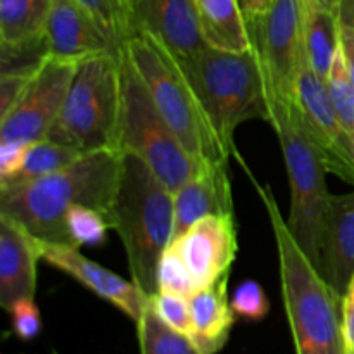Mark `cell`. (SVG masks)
Here are the masks:
<instances>
[{"label":"cell","mask_w":354,"mask_h":354,"mask_svg":"<svg viewBox=\"0 0 354 354\" xmlns=\"http://www.w3.org/2000/svg\"><path fill=\"white\" fill-rule=\"evenodd\" d=\"M121 165L120 151H95L44 178L0 185V214L16 221L37 241L73 245L66 228L68 213L86 206L109 220Z\"/></svg>","instance_id":"1"},{"label":"cell","mask_w":354,"mask_h":354,"mask_svg":"<svg viewBox=\"0 0 354 354\" xmlns=\"http://www.w3.org/2000/svg\"><path fill=\"white\" fill-rule=\"evenodd\" d=\"M254 182L273 228L279 251L283 306L296 354H344L342 297L322 277L294 241L268 185Z\"/></svg>","instance_id":"2"},{"label":"cell","mask_w":354,"mask_h":354,"mask_svg":"<svg viewBox=\"0 0 354 354\" xmlns=\"http://www.w3.org/2000/svg\"><path fill=\"white\" fill-rule=\"evenodd\" d=\"M109 223L123 242L131 280L149 296L158 292L159 259L173 241L175 199L137 156L123 154Z\"/></svg>","instance_id":"3"},{"label":"cell","mask_w":354,"mask_h":354,"mask_svg":"<svg viewBox=\"0 0 354 354\" xmlns=\"http://www.w3.org/2000/svg\"><path fill=\"white\" fill-rule=\"evenodd\" d=\"M178 62L228 156L235 152L234 133L242 123H272L268 90L256 50L235 54L206 47Z\"/></svg>","instance_id":"4"},{"label":"cell","mask_w":354,"mask_h":354,"mask_svg":"<svg viewBox=\"0 0 354 354\" xmlns=\"http://www.w3.org/2000/svg\"><path fill=\"white\" fill-rule=\"evenodd\" d=\"M124 54L147 86L162 120L199 165L228 161L201 100L178 59L147 33H135L124 44Z\"/></svg>","instance_id":"5"},{"label":"cell","mask_w":354,"mask_h":354,"mask_svg":"<svg viewBox=\"0 0 354 354\" xmlns=\"http://www.w3.org/2000/svg\"><path fill=\"white\" fill-rule=\"evenodd\" d=\"M121 62L123 54H100L80 61L47 138L78 149L83 154L118 151Z\"/></svg>","instance_id":"6"},{"label":"cell","mask_w":354,"mask_h":354,"mask_svg":"<svg viewBox=\"0 0 354 354\" xmlns=\"http://www.w3.org/2000/svg\"><path fill=\"white\" fill-rule=\"evenodd\" d=\"M286 159L290 183V213L287 225L304 254L320 268V249L332 194L325 168L308 140L294 104L272 107V123Z\"/></svg>","instance_id":"7"},{"label":"cell","mask_w":354,"mask_h":354,"mask_svg":"<svg viewBox=\"0 0 354 354\" xmlns=\"http://www.w3.org/2000/svg\"><path fill=\"white\" fill-rule=\"evenodd\" d=\"M118 151L142 159L173 192L182 187L201 166L183 149L171 128L162 120L147 86L124 52L121 62Z\"/></svg>","instance_id":"8"},{"label":"cell","mask_w":354,"mask_h":354,"mask_svg":"<svg viewBox=\"0 0 354 354\" xmlns=\"http://www.w3.org/2000/svg\"><path fill=\"white\" fill-rule=\"evenodd\" d=\"M248 23L265 76L270 111L277 104H294L304 61L303 0H272L265 12Z\"/></svg>","instance_id":"9"},{"label":"cell","mask_w":354,"mask_h":354,"mask_svg":"<svg viewBox=\"0 0 354 354\" xmlns=\"http://www.w3.org/2000/svg\"><path fill=\"white\" fill-rule=\"evenodd\" d=\"M299 123L325 171L354 185V140L335 113L325 80L310 68L304 55L296 85Z\"/></svg>","instance_id":"10"},{"label":"cell","mask_w":354,"mask_h":354,"mask_svg":"<svg viewBox=\"0 0 354 354\" xmlns=\"http://www.w3.org/2000/svg\"><path fill=\"white\" fill-rule=\"evenodd\" d=\"M80 61L48 55L16 106L0 118V140L31 144L47 138L62 109Z\"/></svg>","instance_id":"11"},{"label":"cell","mask_w":354,"mask_h":354,"mask_svg":"<svg viewBox=\"0 0 354 354\" xmlns=\"http://www.w3.org/2000/svg\"><path fill=\"white\" fill-rule=\"evenodd\" d=\"M185 261L197 290L228 277L237 258V225L234 214L201 218L171 242Z\"/></svg>","instance_id":"12"},{"label":"cell","mask_w":354,"mask_h":354,"mask_svg":"<svg viewBox=\"0 0 354 354\" xmlns=\"http://www.w3.org/2000/svg\"><path fill=\"white\" fill-rule=\"evenodd\" d=\"M40 244L41 261L66 273L97 297L116 306L135 324L140 320L145 308L151 304V296L145 294L133 280H124L118 273L104 268L99 263L83 256L78 248L47 242Z\"/></svg>","instance_id":"13"},{"label":"cell","mask_w":354,"mask_h":354,"mask_svg":"<svg viewBox=\"0 0 354 354\" xmlns=\"http://www.w3.org/2000/svg\"><path fill=\"white\" fill-rule=\"evenodd\" d=\"M48 55L83 61L100 54H123L124 45L111 37L76 0H52L45 26Z\"/></svg>","instance_id":"14"},{"label":"cell","mask_w":354,"mask_h":354,"mask_svg":"<svg viewBox=\"0 0 354 354\" xmlns=\"http://www.w3.org/2000/svg\"><path fill=\"white\" fill-rule=\"evenodd\" d=\"M131 9L137 33L154 37L175 57H192L207 47L196 0H133Z\"/></svg>","instance_id":"15"},{"label":"cell","mask_w":354,"mask_h":354,"mask_svg":"<svg viewBox=\"0 0 354 354\" xmlns=\"http://www.w3.org/2000/svg\"><path fill=\"white\" fill-rule=\"evenodd\" d=\"M173 199H175L173 241L185 234L201 218L211 214H234V197H232L227 161L201 165L199 169L173 192Z\"/></svg>","instance_id":"16"},{"label":"cell","mask_w":354,"mask_h":354,"mask_svg":"<svg viewBox=\"0 0 354 354\" xmlns=\"http://www.w3.org/2000/svg\"><path fill=\"white\" fill-rule=\"evenodd\" d=\"M41 244L10 218L0 214V304L35 297Z\"/></svg>","instance_id":"17"},{"label":"cell","mask_w":354,"mask_h":354,"mask_svg":"<svg viewBox=\"0 0 354 354\" xmlns=\"http://www.w3.org/2000/svg\"><path fill=\"white\" fill-rule=\"evenodd\" d=\"M328 286L344 297L354 273V190L332 194L320 249V268Z\"/></svg>","instance_id":"18"},{"label":"cell","mask_w":354,"mask_h":354,"mask_svg":"<svg viewBox=\"0 0 354 354\" xmlns=\"http://www.w3.org/2000/svg\"><path fill=\"white\" fill-rule=\"evenodd\" d=\"M227 286L228 277H225L213 286L196 290L189 297L194 322L192 341L204 354L221 351L235 324Z\"/></svg>","instance_id":"19"},{"label":"cell","mask_w":354,"mask_h":354,"mask_svg":"<svg viewBox=\"0 0 354 354\" xmlns=\"http://www.w3.org/2000/svg\"><path fill=\"white\" fill-rule=\"evenodd\" d=\"M196 7L207 47L235 54L254 50L241 0H196Z\"/></svg>","instance_id":"20"},{"label":"cell","mask_w":354,"mask_h":354,"mask_svg":"<svg viewBox=\"0 0 354 354\" xmlns=\"http://www.w3.org/2000/svg\"><path fill=\"white\" fill-rule=\"evenodd\" d=\"M341 21L332 10L303 0L304 55L310 68L324 80L341 47Z\"/></svg>","instance_id":"21"},{"label":"cell","mask_w":354,"mask_h":354,"mask_svg":"<svg viewBox=\"0 0 354 354\" xmlns=\"http://www.w3.org/2000/svg\"><path fill=\"white\" fill-rule=\"evenodd\" d=\"M52 0H0V41L21 45L45 35Z\"/></svg>","instance_id":"22"},{"label":"cell","mask_w":354,"mask_h":354,"mask_svg":"<svg viewBox=\"0 0 354 354\" xmlns=\"http://www.w3.org/2000/svg\"><path fill=\"white\" fill-rule=\"evenodd\" d=\"M82 156L83 152H80L78 149L59 144V142L50 140V138H40V140L28 144L21 169L12 178L0 183V185H10V183H23L37 178H44V176H48L52 173H57L61 169L68 168L69 165H73Z\"/></svg>","instance_id":"23"},{"label":"cell","mask_w":354,"mask_h":354,"mask_svg":"<svg viewBox=\"0 0 354 354\" xmlns=\"http://www.w3.org/2000/svg\"><path fill=\"white\" fill-rule=\"evenodd\" d=\"M135 325L140 354H204L192 339L168 327L151 304Z\"/></svg>","instance_id":"24"},{"label":"cell","mask_w":354,"mask_h":354,"mask_svg":"<svg viewBox=\"0 0 354 354\" xmlns=\"http://www.w3.org/2000/svg\"><path fill=\"white\" fill-rule=\"evenodd\" d=\"M76 2L88 10L97 23L120 44L124 45L137 33L130 0H76Z\"/></svg>","instance_id":"25"},{"label":"cell","mask_w":354,"mask_h":354,"mask_svg":"<svg viewBox=\"0 0 354 354\" xmlns=\"http://www.w3.org/2000/svg\"><path fill=\"white\" fill-rule=\"evenodd\" d=\"M325 85H327L328 97H330L332 106H334L339 120L342 121L346 130L354 135V85L341 47H339L337 55L332 62Z\"/></svg>","instance_id":"26"},{"label":"cell","mask_w":354,"mask_h":354,"mask_svg":"<svg viewBox=\"0 0 354 354\" xmlns=\"http://www.w3.org/2000/svg\"><path fill=\"white\" fill-rule=\"evenodd\" d=\"M66 228H68L69 239L75 248L82 245H102L106 242L107 230L111 228L109 220L106 214L93 207L76 206L73 207L66 218Z\"/></svg>","instance_id":"27"},{"label":"cell","mask_w":354,"mask_h":354,"mask_svg":"<svg viewBox=\"0 0 354 354\" xmlns=\"http://www.w3.org/2000/svg\"><path fill=\"white\" fill-rule=\"evenodd\" d=\"M158 290L190 297L197 290L196 282L180 256L178 249L169 244L161 254L158 265Z\"/></svg>","instance_id":"28"},{"label":"cell","mask_w":354,"mask_h":354,"mask_svg":"<svg viewBox=\"0 0 354 354\" xmlns=\"http://www.w3.org/2000/svg\"><path fill=\"white\" fill-rule=\"evenodd\" d=\"M151 306L168 327L192 339L194 322L192 313H190L189 297L158 290L151 296Z\"/></svg>","instance_id":"29"},{"label":"cell","mask_w":354,"mask_h":354,"mask_svg":"<svg viewBox=\"0 0 354 354\" xmlns=\"http://www.w3.org/2000/svg\"><path fill=\"white\" fill-rule=\"evenodd\" d=\"M230 306L235 318L248 322H261L270 313V299L265 289L251 279L239 283L230 297Z\"/></svg>","instance_id":"30"},{"label":"cell","mask_w":354,"mask_h":354,"mask_svg":"<svg viewBox=\"0 0 354 354\" xmlns=\"http://www.w3.org/2000/svg\"><path fill=\"white\" fill-rule=\"evenodd\" d=\"M7 311L10 315L14 334L21 341L28 342L38 337L41 330V315L35 303V297H23V299L14 301Z\"/></svg>","instance_id":"31"},{"label":"cell","mask_w":354,"mask_h":354,"mask_svg":"<svg viewBox=\"0 0 354 354\" xmlns=\"http://www.w3.org/2000/svg\"><path fill=\"white\" fill-rule=\"evenodd\" d=\"M33 75H26V73L0 75V118L6 116L16 106V102L23 95L24 88L28 86L30 80L33 78Z\"/></svg>","instance_id":"32"},{"label":"cell","mask_w":354,"mask_h":354,"mask_svg":"<svg viewBox=\"0 0 354 354\" xmlns=\"http://www.w3.org/2000/svg\"><path fill=\"white\" fill-rule=\"evenodd\" d=\"M28 144L0 140V183L12 178L21 169Z\"/></svg>","instance_id":"33"},{"label":"cell","mask_w":354,"mask_h":354,"mask_svg":"<svg viewBox=\"0 0 354 354\" xmlns=\"http://www.w3.org/2000/svg\"><path fill=\"white\" fill-rule=\"evenodd\" d=\"M342 328H344L346 349L354 351V273L342 297Z\"/></svg>","instance_id":"34"},{"label":"cell","mask_w":354,"mask_h":354,"mask_svg":"<svg viewBox=\"0 0 354 354\" xmlns=\"http://www.w3.org/2000/svg\"><path fill=\"white\" fill-rule=\"evenodd\" d=\"M310 2L332 10L341 21V26L354 28V0H310Z\"/></svg>","instance_id":"35"},{"label":"cell","mask_w":354,"mask_h":354,"mask_svg":"<svg viewBox=\"0 0 354 354\" xmlns=\"http://www.w3.org/2000/svg\"><path fill=\"white\" fill-rule=\"evenodd\" d=\"M341 48L344 52L346 64H348L349 75H351L354 85V28L342 26L341 28Z\"/></svg>","instance_id":"36"},{"label":"cell","mask_w":354,"mask_h":354,"mask_svg":"<svg viewBox=\"0 0 354 354\" xmlns=\"http://www.w3.org/2000/svg\"><path fill=\"white\" fill-rule=\"evenodd\" d=\"M270 3H272V0H241V6L248 19L265 12L270 7Z\"/></svg>","instance_id":"37"},{"label":"cell","mask_w":354,"mask_h":354,"mask_svg":"<svg viewBox=\"0 0 354 354\" xmlns=\"http://www.w3.org/2000/svg\"><path fill=\"white\" fill-rule=\"evenodd\" d=\"M344 354H354V351H351V349H346Z\"/></svg>","instance_id":"38"},{"label":"cell","mask_w":354,"mask_h":354,"mask_svg":"<svg viewBox=\"0 0 354 354\" xmlns=\"http://www.w3.org/2000/svg\"><path fill=\"white\" fill-rule=\"evenodd\" d=\"M353 140H354V135H353Z\"/></svg>","instance_id":"39"},{"label":"cell","mask_w":354,"mask_h":354,"mask_svg":"<svg viewBox=\"0 0 354 354\" xmlns=\"http://www.w3.org/2000/svg\"><path fill=\"white\" fill-rule=\"evenodd\" d=\"M130 2H133V0H130Z\"/></svg>","instance_id":"40"}]
</instances>
